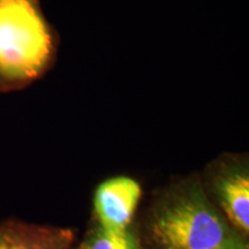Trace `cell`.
Returning <instances> with one entry per match:
<instances>
[{"label":"cell","instance_id":"6da1fadb","mask_svg":"<svg viewBox=\"0 0 249 249\" xmlns=\"http://www.w3.org/2000/svg\"><path fill=\"white\" fill-rule=\"evenodd\" d=\"M149 233L160 249H248L211 201L200 177L177 180L156 196Z\"/></svg>","mask_w":249,"mask_h":249},{"label":"cell","instance_id":"5b68a950","mask_svg":"<svg viewBox=\"0 0 249 249\" xmlns=\"http://www.w3.org/2000/svg\"><path fill=\"white\" fill-rule=\"evenodd\" d=\"M73 242L71 229L15 219L0 224V249H71Z\"/></svg>","mask_w":249,"mask_h":249},{"label":"cell","instance_id":"3957f363","mask_svg":"<svg viewBox=\"0 0 249 249\" xmlns=\"http://www.w3.org/2000/svg\"><path fill=\"white\" fill-rule=\"evenodd\" d=\"M205 193L213 196L232 227L241 235L249 232V167L244 155L226 154L213 161L204 179Z\"/></svg>","mask_w":249,"mask_h":249},{"label":"cell","instance_id":"277c9868","mask_svg":"<svg viewBox=\"0 0 249 249\" xmlns=\"http://www.w3.org/2000/svg\"><path fill=\"white\" fill-rule=\"evenodd\" d=\"M142 197L138 180L117 176L99 183L93 194V211L98 225L114 231L128 230Z\"/></svg>","mask_w":249,"mask_h":249},{"label":"cell","instance_id":"8992f818","mask_svg":"<svg viewBox=\"0 0 249 249\" xmlns=\"http://www.w3.org/2000/svg\"><path fill=\"white\" fill-rule=\"evenodd\" d=\"M80 249H140V246L129 229L114 231L98 225L83 241Z\"/></svg>","mask_w":249,"mask_h":249},{"label":"cell","instance_id":"7a4b0ae2","mask_svg":"<svg viewBox=\"0 0 249 249\" xmlns=\"http://www.w3.org/2000/svg\"><path fill=\"white\" fill-rule=\"evenodd\" d=\"M57 52V34L38 0H0V92L44 76Z\"/></svg>","mask_w":249,"mask_h":249}]
</instances>
